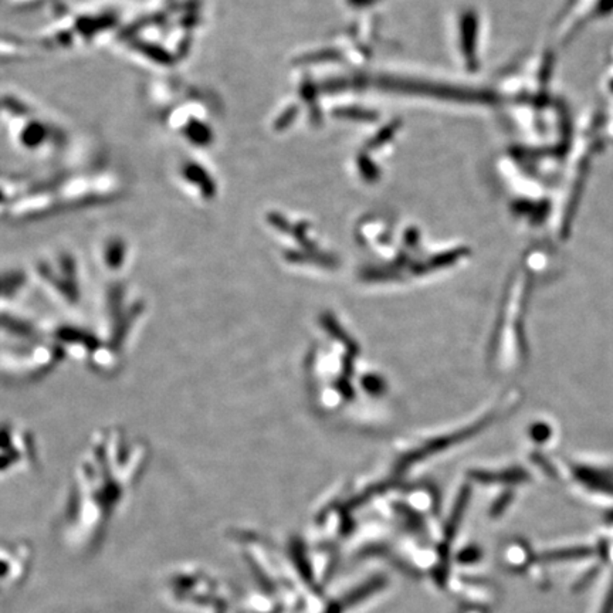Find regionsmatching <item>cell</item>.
<instances>
[{
    "label": "cell",
    "instance_id": "6da1fadb",
    "mask_svg": "<svg viewBox=\"0 0 613 613\" xmlns=\"http://www.w3.org/2000/svg\"><path fill=\"white\" fill-rule=\"evenodd\" d=\"M160 595L169 606L184 613H222L219 582L194 562L169 568L160 579Z\"/></svg>",
    "mask_w": 613,
    "mask_h": 613
},
{
    "label": "cell",
    "instance_id": "7a4b0ae2",
    "mask_svg": "<svg viewBox=\"0 0 613 613\" xmlns=\"http://www.w3.org/2000/svg\"><path fill=\"white\" fill-rule=\"evenodd\" d=\"M34 548L26 540L0 541V599L19 592L34 568Z\"/></svg>",
    "mask_w": 613,
    "mask_h": 613
}]
</instances>
